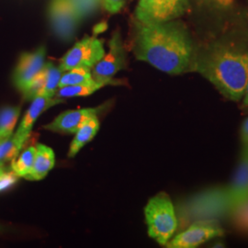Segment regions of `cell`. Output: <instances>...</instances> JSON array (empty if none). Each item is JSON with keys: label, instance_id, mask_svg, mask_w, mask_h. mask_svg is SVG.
<instances>
[{"label": "cell", "instance_id": "cell-17", "mask_svg": "<svg viewBox=\"0 0 248 248\" xmlns=\"http://www.w3.org/2000/svg\"><path fill=\"white\" fill-rule=\"evenodd\" d=\"M107 86L105 83H100L97 81H93L87 84H80L75 86H66L59 88L55 96L57 98H76V97H87L98 89H102Z\"/></svg>", "mask_w": 248, "mask_h": 248}, {"label": "cell", "instance_id": "cell-21", "mask_svg": "<svg viewBox=\"0 0 248 248\" xmlns=\"http://www.w3.org/2000/svg\"><path fill=\"white\" fill-rule=\"evenodd\" d=\"M73 6L76 9L78 17L82 20L83 18L93 13L98 6L102 4L101 0H71Z\"/></svg>", "mask_w": 248, "mask_h": 248}, {"label": "cell", "instance_id": "cell-4", "mask_svg": "<svg viewBox=\"0 0 248 248\" xmlns=\"http://www.w3.org/2000/svg\"><path fill=\"white\" fill-rule=\"evenodd\" d=\"M189 8V0H139L134 17L142 23L167 22L181 18Z\"/></svg>", "mask_w": 248, "mask_h": 248}, {"label": "cell", "instance_id": "cell-14", "mask_svg": "<svg viewBox=\"0 0 248 248\" xmlns=\"http://www.w3.org/2000/svg\"><path fill=\"white\" fill-rule=\"evenodd\" d=\"M55 164V156L53 149L45 144L36 145V154L32 169L24 178L29 180H42L53 169Z\"/></svg>", "mask_w": 248, "mask_h": 248}, {"label": "cell", "instance_id": "cell-8", "mask_svg": "<svg viewBox=\"0 0 248 248\" xmlns=\"http://www.w3.org/2000/svg\"><path fill=\"white\" fill-rule=\"evenodd\" d=\"M49 18L55 35L63 42L74 39L81 21L71 0H52Z\"/></svg>", "mask_w": 248, "mask_h": 248}, {"label": "cell", "instance_id": "cell-27", "mask_svg": "<svg viewBox=\"0 0 248 248\" xmlns=\"http://www.w3.org/2000/svg\"><path fill=\"white\" fill-rule=\"evenodd\" d=\"M241 109L244 113L248 114V80L246 88H245V91L243 94V97L241 98Z\"/></svg>", "mask_w": 248, "mask_h": 248}, {"label": "cell", "instance_id": "cell-12", "mask_svg": "<svg viewBox=\"0 0 248 248\" xmlns=\"http://www.w3.org/2000/svg\"><path fill=\"white\" fill-rule=\"evenodd\" d=\"M101 108H87L74 110H66L57 116L52 123L44 127L45 130L53 133L73 134L78 132L80 126L89 118L98 115Z\"/></svg>", "mask_w": 248, "mask_h": 248}, {"label": "cell", "instance_id": "cell-26", "mask_svg": "<svg viewBox=\"0 0 248 248\" xmlns=\"http://www.w3.org/2000/svg\"><path fill=\"white\" fill-rule=\"evenodd\" d=\"M240 138L242 144H248V117L243 122L241 126Z\"/></svg>", "mask_w": 248, "mask_h": 248}, {"label": "cell", "instance_id": "cell-7", "mask_svg": "<svg viewBox=\"0 0 248 248\" xmlns=\"http://www.w3.org/2000/svg\"><path fill=\"white\" fill-rule=\"evenodd\" d=\"M223 235V229L215 219L198 220L179 232L166 246L169 248H195L209 240Z\"/></svg>", "mask_w": 248, "mask_h": 248}, {"label": "cell", "instance_id": "cell-22", "mask_svg": "<svg viewBox=\"0 0 248 248\" xmlns=\"http://www.w3.org/2000/svg\"><path fill=\"white\" fill-rule=\"evenodd\" d=\"M231 214L234 226L241 232L248 233V202L240 205Z\"/></svg>", "mask_w": 248, "mask_h": 248}, {"label": "cell", "instance_id": "cell-20", "mask_svg": "<svg viewBox=\"0 0 248 248\" xmlns=\"http://www.w3.org/2000/svg\"><path fill=\"white\" fill-rule=\"evenodd\" d=\"M23 146L24 142L20 141L15 134L7 140L0 141V166L15 159Z\"/></svg>", "mask_w": 248, "mask_h": 248}, {"label": "cell", "instance_id": "cell-1", "mask_svg": "<svg viewBox=\"0 0 248 248\" xmlns=\"http://www.w3.org/2000/svg\"><path fill=\"white\" fill-rule=\"evenodd\" d=\"M131 45L137 60L163 73L178 76L194 72L197 48L182 21L142 23L135 20Z\"/></svg>", "mask_w": 248, "mask_h": 248}, {"label": "cell", "instance_id": "cell-16", "mask_svg": "<svg viewBox=\"0 0 248 248\" xmlns=\"http://www.w3.org/2000/svg\"><path fill=\"white\" fill-rule=\"evenodd\" d=\"M19 114V107L7 106L0 108V141L7 140L13 135Z\"/></svg>", "mask_w": 248, "mask_h": 248}, {"label": "cell", "instance_id": "cell-6", "mask_svg": "<svg viewBox=\"0 0 248 248\" xmlns=\"http://www.w3.org/2000/svg\"><path fill=\"white\" fill-rule=\"evenodd\" d=\"M127 66V55L122 36L118 31L108 41V51L91 69L92 78L107 85L113 84L112 78Z\"/></svg>", "mask_w": 248, "mask_h": 248}, {"label": "cell", "instance_id": "cell-28", "mask_svg": "<svg viewBox=\"0 0 248 248\" xmlns=\"http://www.w3.org/2000/svg\"><path fill=\"white\" fill-rule=\"evenodd\" d=\"M6 172H7V171H6V169L3 168V166H0V177H1L2 175H4Z\"/></svg>", "mask_w": 248, "mask_h": 248}, {"label": "cell", "instance_id": "cell-19", "mask_svg": "<svg viewBox=\"0 0 248 248\" xmlns=\"http://www.w3.org/2000/svg\"><path fill=\"white\" fill-rule=\"evenodd\" d=\"M95 80L92 78L91 69L85 67H78L73 68L68 71L62 74V77L59 81V88L66 87V86H75L80 84L91 83Z\"/></svg>", "mask_w": 248, "mask_h": 248}, {"label": "cell", "instance_id": "cell-2", "mask_svg": "<svg viewBox=\"0 0 248 248\" xmlns=\"http://www.w3.org/2000/svg\"><path fill=\"white\" fill-rule=\"evenodd\" d=\"M194 72L226 99L239 102L248 80V44L222 40L197 50Z\"/></svg>", "mask_w": 248, "mask_h": 248}, {"label": "cell", "instance_id": "cell-15", "mask_svg": "<svg viewBox=\"0 0 248 248\" xmlns=\"http://www.w3.org/2000/svg\"><path fill=\"white\" fill-rule=\"evenodd\" d=\"M99 129V122L98 115H93L89 118L84 124L80 126L79 129L76 133L75 138L72 141L68 157H74L86 144H88L98 133Z\"/></svg>", "mask_w": 248, "mask_h": 248}, {"label": "cell", "instance_id": "cell-9", "mask_svg": "<svg viewBox=\"0 0 248 248\" xmlns=\"http://www.w3.org/2000/svg\"><path fill=\"white\" fill-rule=\"evenodd\" d=\"M45 56L46 48L45 46H40L33 52L23 53L20 55L13 73V83L23 94L45 66Z\"/></svg>", "mask_w": 248, "mask_h": 248}, {"label": "cell", "instance_id": "cell-13", "mask_svg": "<svg viewBox=\"0 0 248 248\" xmlns=\"http://www.w3.org/2000/svg\"><path fill=\"white\" fill-rule=\"evenodd\" d=\"M63 100L61 98H46V97H36L32 99V102L23 117L21 123L18 126V131L15 135L20 141L25 143L30 134L31 133L32 127L35 124L38 118L42 115L45 110L50 108L56 106L57 104L62 103Z\"/></svg>", "mask_w": 248, "mask_h": 248}, {"label": "cell", "instance_id": "cell-18", "mask_svg": "<svg viewBox=\"0 0 248 248\" xmlns=\"http://www.w3.org/2000/svg\"><path fill=\"white\" fill-rule=\"evenodd\" d=\"M36 146H30L18 156L11 161V171L18 177H25L31 172L35 158Z\"/></svg>", "mask_w": 248, "mask_h": 248}, {"label": "cell", "instance_id": "cell-11", "mask_svg": "<svg viewBox=\"0 0 248 248\" xmlns=\"http://www.w3.org/2000/svg\"><path fill=\"white\" fill-rule=\"evenodd\" d=\"M62 74L59 65L56 66L52 62H45L43 69L23 94L24 97L30 100H32L36 97L53 98L57 92Z\"/></svg>", "mask_w": 248, "mask_h": 248}, {"label": "cell", "instance_id": "cell-3", "mask_svg": "<svg viewBox=\"0 0 248 248\" xmlns=\"http://www.w3.org/2000/svg\"><path fill=\"white\" fill-rule=\"evenodd\" d=\"M148 234L161 246H167L177 229V213L170 197L160 192L151 198L144 208Z\"/></svg>", "mask_w": 248, "mask_h": 248}, {"label": "cell", "instance_id": "cell-25", "mask_svg": "<svg viewBox=\"0 0 248 248\" xmlns=\"http://www.w3.org/2000/svg\"><path fill=\"white\" fill-rule=\"evenodd\" d=\"M200 1L210 7L222 9V10L230 9L234 3V0H200Z\"/></svg>", "mask_w": 248, "mask_h": 248}, {"label": "cell", "instance_id": "cell-24", "mask_svg": "<svg viewBox=\"0 0 248 248\" xmlns=\"http://www.w3.org/2000/svg\"><path fill=\"white\" fill-rule=\"evenodd\" d=\"M102 5L109 13L120 12L125 5V0H101Z\"/></svg>", "mask_w": 248, "mask_h": 248}, {"label": "cell", "instance_id": "cell-10", "mask_svg": "<svg viewBox=\"0 0 248 248\" xmlns=\"http://www.w3.org/2000/svg\"><path fill=\"white\" fill-rule=\"evenodd\" d=\"M226 197L230 213L248 202V144H242L237 168L226 187Z\"/></svg>", "mask_w": 248, "mask_h": 248}, {"label": "cell", "instance_id": "cell-23", "mask_svg": "<svg viewBox=\"0 0 248 248\" xmlns=\"http://www.w3.org/2000/svg\"><path fill=\"white\" fill-rule=\"evenodd\" d=\"M18 178V176L13 171L6 172L0 177V191H4L13 186L17 182Z\"/></svg>", "mask_w": 248, "mask_h": 248}, {"label": "cell", "instance_id": "cell-5", "mask_svg": "<svg viewBox=\"0 0 248 248\" xmlns=\"http://www.w3.org/2000/svg\"><path fill=\"white\" fill-rule=\"evenodd\" d=\"M104 54L105 49L101 40L96 36L85 37L62 56L59 67L62 72L78 67L92 69Z\"/></svg>", "mask_w": 248, "mask_h": 248}]
</instances>
